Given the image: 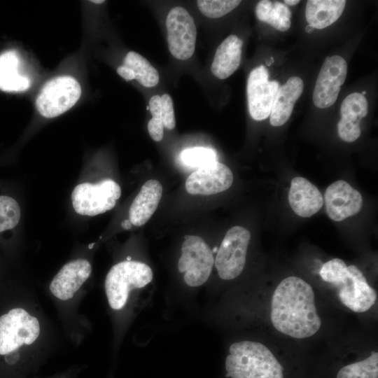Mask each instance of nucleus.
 Instances as JSON below:
<instances>
[{
    "instance_id": "6e6552de",
    "label": "nucleus",
    "mask_w": 378,
    "mask_h": 378,
    "mask_svg": "<svg viewBox=\"0 0 378 378\" xmlns=\"http://www.w3.org/2000/svg\"><path fill=\"white\" fill-rule=\"evenodd\" d=\"M250 239V232L242 226H234L228 230L214 260L220 279H234L242 272Z\"/></svg>"
},
{
    "instance_id": "1a4fd4ad",
    "label": "nucleus",
    "mask_w": 378,
    "mask_h": 378,
    "mask_svg": "<svg viewBox=\"0 0 378 378\" xmlns=\"http://www.w3.org/2000/svg\"><path fill=\"white\" fill-rule=\"evenodd\" d=\"M38 319L22 308L10 309L0 316V354L15 351L22 344H31L38 337Z\"/></svg>"
},
{
    "instance_id": "393cba45",
    "label": "nucleus",
    "mask_w": 378,
    "mask_h": 378,
    "mask_svg": "<svg viewBox=\"0 0 378 378\" xmlns=\"http://www.w3.org/2000/svg\"><path fill=\"white\" fill-rule=\"evenodd\" d=\"M368 111V103L365 96L359 92H353L341 104V119L359 125L360 120L367 115Z\"/></svg>"
},
{
    "instance_id": "dca6fc26",
    "label": "nucleus",
    "mask_w": 378,
    "mask_h": 378,
    "mask_svg": "<svg viewBox=\"0 0 378 378\" xmlns=\"http://www.w3.org/2000/svg\"><path fill=\"white\" fill-rule=\"evenodd\" d=\"M323 200L319 190L307 179L300 176L292 179L288 202L297 215L304 218L313 216L321 209Z\"/></svg>"
},
{
    "instance_id": "a211bd4d",
    "label": "nucleus",
    "mask_w": 378,
    "mask_h": 378,
    "mask_svg": "<svg viewBox=\"0 0 378 378\" xmlns=\"http://www.w3.org/2000/svg\"><path fill=\"white\" fill-rule=\"evenodd\" d=\"M303 88V81L298 76L290 77L279 87L270 115V122L272 126H281L288 121Z\"/></svg>"
},
{
    "instance_id": "9d476101",
    "label": "nucleus",
    "mask_w": 378,
    "mask_h": 378,
    "mask_svg": "<svg viewBox=\"0 0 378 378\" xmlns=\"http://www.w3.org/2000/svg\"><path fill=\"white\" fill-rule=\"evenodd\" d=\"M168 48L179 60L190 59L195 50L197 28L189 12L182 6L170 9L166 18Z\"/></svg>"
},
{
    "instance_id": "39448f33",
    "label": "nucleus",
    "mask_w": 378,
    "mask_h": 378,
    "mask_svg": "<svg viewBox=\"0 0 378 378\" xmlns=\"http://www.w3.org/2000/svg\"><path fill=\"white\" fill-rule=\"evenodd\" d=\"M81 86L73 76H58L48 80L38 94L35 104L44 118L57 117L71 108L81 95Z\"/></svg>"
},
{
    "instance_id": "bb28decb",
    "label": "nucleus",
    "mask_w": 378,
    "mask_h": 378,
    "mask_svg": "<svg viewBox=\"0 0 378 378\" xmlns=\"http://www.w3.org/2000/svg\"><path fill=\"white\" fill-rule=\"evenodd\" d=\"M181 158L185 164L197 169L217 161L216 152L211 148L204 147L185 149Z\"/></svg>"
},
{
    "instance_id": "4c0bfd02",
    "label": "nucleus",
    "mask_w": 378,
    "mask_h": 378,
    "mask_svg": "<svg viewBox=\"0 0 378 378\" xmlns=\"http://www.w3.org/2000/svg\"><path fill=\"white\" fill-rule=\"evenodd\" d=\"M217 251H218V248L214 247V249H213V252H217Z\"/></svg>"
},
{
    "instance_id": "412c9836",
    "label": "nucleus",
    "mask_w": 378,
    "mask_h": 378,
    "mask_svg": "<svg viewBox=\"0 0 378 378\" xmlns=\"http://www.w3.org/2000/svg\"><path fill=\"white\" fill-rule=\"evenodd\" d=\"M20 58L15 50L0 55V89L5 92H22L31 84L28 77L20 74Z\"/></svg>"
},
{
    "instance_id": "c756f323",
    "label": "nucleus",
    "mask_w": 378,
    "mask_h": 378,
    "mask_svg": "<svg viewBox=\"0 0 378 378\" xmlns=\"http://www.w3.org/2000/svg\"><path fill=\"white\" fill-rule=\"evenodd\" d=\"M340 137L344 141L353 142L360 136V129L358 124L349 122L340 119L337 125Z\"/></svg>"
},
{
    "instance_id": "c85d7f7f",
    "label": "nucleus",
    "mask_w": 378,
    "mask_h": 378,
    "mask_svg": "<svg viewBox=\"0 0 378 378\" xmlns=\"http://www.w3.org/2000/svg\"><path fill=\"white\" fill-rule=\"evenodd\" d=\"M160 98L162 124L167 129L173 130L176 126V118L172 99L168 94H163Z\"/></svg>"
},
{
    "instance_id": "423d86ee",
    "label": "nucleus",
    "mask_w": 378,
    "mask_h": 378,
    "mask_svg": "<svg viewBox=\"0 0 378 378\" xmlns=\"http://www.w3.org/2000/svg\"><path fill=\"white\" fill-rule=\"evenodd\" d=\"M120 195V186L113 179L106 178L97 183L77 185L72 191L71 199L77 214L93 216L112 209Z\"/></svg>"
},
{
    "instance_id": "ddd939ff",
    "label": "nucleus",
    "mask_w": 378,
    "mask_h": 378,
    "mask_svg": "<svg viewBox=\"0 0 378 378\" xmlns=\"http://www.w3.org/2000/svg\"><path fill=\"white\" fill-rule=\"evenodd\" d=\"M230 169L218 161L197 169L186 181V190L190 195H211L223 192L232 186Z\"/></svg>"
},
{
    "instance_id": "f3484780",
    "label": "nucleus",
    "mask_w": 378,
    "mask_h": 378,
    "mask_svg": "<svg viewBox=\"0 0 378 378\" xmlns=\"http://www.w3.org/2000/svg\"><path fill=\"white\" fill-rule=\"evenodd\" d=\"M162 186L155 179L146 181L129 209V220L135 226L146 224L158 208Z\"/></svg>"
},
{
    "instance_id": "7ed1b4c3",
    "label": "nucleus",
    "mask_w": 378,
    "mask_h": 378,
    "mask_svg": "<svg viewBox=\"0 0 378 378\" xmlns=\"http://www.w3.org/2000/svg\"><path fill=\"white\" fill-rule=\"evenodd\" d=\"M230 378H284V368L264 344L253 340L232 343L225 362Z\"/></svg>"
},
{
    "instance_id": "20e7f679",
    "label": "nucleus",
    "mask_w": 378,
    "mask_h": 378,
    "mask_svg": "<svg viewBox=\"0 0 378 378\" xmlns=\"http://www.w3.org/2000/svg\"><path fill=\"white\" fill-rule=\"evenodd\" d=\"M153 272L147 264L125 260L113 265L105 279V290L110 307L115 310L126 304L129 293L151 282Z\"/></svg>"
},
{
    "instance_id": "6ab92c4d",
    "label": "nucleus",
    "mask_w": 378,
    "mask_h": 378,
    "mask_svg": "<svg viewBox=\"0 0 378 378\" xmlns=\"http://www.w3.org/2000/svg\"><path fill=\"white\" fill-rule=\"evenodd\" d=\"M243 41L234 34L226 37L218 46L211 71L218 79H225L233 74L239 66Z\"/></svg>"
},
{
    "instance_id": "9b49d317",
    "label": "nucleus",
    "mask_w": 378,
    "mask_h": 378,
    "mask_svg": "<svg viewBox=\"0 0 378 378\" xmlns=\"http://www.w3.org/2000/svg\"><path fill=\"white\" fill-rule=\"evenodd\" d=\"M279 84L269 80V72L264 65L254 68L249 74L246 93L251 118L258 121L269 117Z\"/></svg>"
},
{
    "instance_id": "a878e982",
    "label": "nucleus",
    "mask_w": 378,
    "mask_h": 378,
    "mask_svg": "<svg viewBox=\"0 0 378 378\" xmlns=\"http://www.w3.org/2000/svg\"><path fill=\"white\" fill-rule=\"evenodd\" d=\"M20 215V205L14 198L0 195V232L15 227Z\"/></svg>"
},
{
    "instance_id": "2f4dec72",
    "label": "nucleus",
    "mask_w": 378,
    "mask_h": 378,
    "mask_svg": "<svg viewBox=\"0 0 378 378\" xmlns=\"http://www.w3.org/2000/svg\"><path fill=\"white\" fill-rule=\"evenodd\" d=\"M150 112L152 118L162 119L161 118V98L159 95H153L149 100Z\"/></svg>"
},
{
    "instance_id": "f8f14e48",
    "label": "nucleus",
    "mask_w": 378,
    "mask_h": 378,
    "mask_svg": "<svg viewBox=\"0 0 378 378\" xmlns=\"http://www.w3.org/2000/svg\"><path fill=\"white\" fill-rule=\"evenodd\" d=\"M347 75V64L339 55L327 57L318 73L313 92L316 106L326 108L336 102Z\"/></svg>"
},
{
    "instance_id": "0eeeda50",
    "label": "nucleus",
    "mask_w": 378,
    "mask_h": 378,
    "mask_svg": "<svg viewBox=\"0 0 378 378\" xmlns=\"http://www.w3.org/2000/svg\"><path fill=\"white\" fill-rule=\"evenodd\" d=\"M214 258L205 241L199 236L186 235L181 246L178 270L183 273L185 283L190 287L203 285L210 276Z\"/></svg>"
},
{
    "instance_id": "cd10ccee",
    "label": "nucleus",
    "mask_w": 378,
    "mask_h": 378,
    "mask_svg": "<svg viewBox=\"0 0 378 378\" xmlns=\"http://www.w3.org/2000/svg\"><path fill=\"white\" fill-rule=\"evenodd\" d=\"M239 0H199L197 5L200 11L209 18H221L237 7Z\"/></svg>"
},
{
    "instance_id": "f257e3e1",
    "label": "nucleus",
    "mask_w": 378,
    "mask_h": 378,
    "mask_svg": "<svg viewBox=\"0 0 378 378\" xmlns=\"http://www.w3.org/2000/svg\"><path fill=\"white\" fill-rule=\"evenodd\" d=\"M270 307L273 327L286 336L305 339L314 335L321 328L314 290L300 277L288 276L278 284Z\"/></svg>"
},
{
    "instance_id": "c9c22d12",
    "label": "nucleus",
    "mask_w": 378,
    "mask_h": 378,
    "mask_svg": "<svg viewBox=\"0 0 378 378\" xmlns=\"http://www.w3.org/2000/svg\"><path fill=\"white\" fill-rule=\"evenodd\" d=\"M305 31L308 34H311L314 31V28L310 25H307L305 28Z\"/></svg>"
},
{
    "instance_id": "4be33fe9",
    "label": "nucleus",
    "mask_w": 378,
    "mask_h": 378,
    "mask_svg": "<svg viewBox=\"0 0 378 378\" xmlns=\"http://www.w3.org/2000/svg\"><path fill=\"white\" fill-rule=\"evenodd\" d=\"M255 13L260 21L270 24L279 31H287L290 27L291 11L286 4L279 1H260Z\"/></svg>"
},
{
    "instance_id": "473e14b6",
    "label": "nucleus",
    "mask_w": 378,
    "mask_h": 378,
    "mask_svg": "<svg viewBox=\"0 0 378 378\" xmlns=\"http://www.w3.org/2000/svg\"><path fill=\"white\" fill-rule=\"evenodd\" d=\"M116 71L118 75L125 80L130 81L134 80V74L128 67L122 64L118 66Z\"/></svg>"
},
{
    "instance_id": "f704fd0d",
    "label": "nucleus",
    "mask_w": 378,
    "mask_h": 378,
    "mask_svg": "<svg viewBox=\"0 0 378 378\" xmlns=\"http://www.w3.org/2000/svg\"><path fill=\"white\" fill-rule=\"evenodd\" d=\"M299 2H300V1H298V0H285V1H284V3H285L286 5H288V6H295V5H297Z\"/></svg>"
},
{
    "instance_id": "e433bc0d",
    "label": "nucleus",
    "mask_w": 378,
    "mask_h": 378,
    "mask_svg": "<svg viewBox=\"0 0 378 378\" xmlns=\"http://www.w3.org/2000/svg\"><path fill=\"white\" fill-rule=\"evenodd\" d=\"M91 2L92 3H94V4H102V3H104L105 1H91Z\"/></svg>"
},
{
    "instance_id": "72a5a7b5",
    "label": "nucleus",
    "mask_w": 378,
    "mask_h": 378,
    "mask_svg": "<svg viewBox=\"0 0 378 378\" xmlns=\"http://www.w3.org/2000/svg\"><path fill=\"white\" fill-rule=\"evenodd\" d=\"M122 227L125 229V230H130L131 227H132V223L130 222V220L129 219H126V220H124L122 222Z\"/></svg>"
},
{
    "instance_id": "5701e85b",
    "label": "nucleus",
    "mask_w": 378,
    "mask_h": 378,
    "mask_svg": "<svg viewBox=\"0 0 378 378\" xmlns=\"http://www.w3.org/2000/svg\"><path fill=\"white\" fill-rule=\"evenodd\" d=\"M122 65L128 67L133 72L134 80L144 87H155L160 81L158 70L146 58L135 51H130L127 53Z\"/></svg>"
},
{
    "instance_id": "4468645a",
    "label": "nucleus",
    "mask_w": 378,
    "mask_h": 378,
    "mask_svg": "<svg viewBox=\"0 0 378 378\" xmlns=\"http://www.w3.org/2000/svg\"><path fill=\"white\" fill-rule=\"evenodd\" d=\"M324 200L327 214L335 221H342L357 214L363 205L360 193L342 180L327 188Z\"/></svg>"
},
{
    "instance_id": "7c9ffc66",
    "label": "nucleus",
    "mask_w": 378,
    "mask_h": 378,
    "mask_svg": "<svg viewBox=\"0 0 378 378\" xmlns=\"http://www.w3.org/2000/svg\"><path fill=\"white\" fill-rule=\"evenodd\" d=\"M148 131L155 141H162L164 136V125L162 119L153 118L150 119L148 122Z\"/></svg>"
},
{
    "instance_id": "b1692460",
    "label": "nucleus",
    "mask_w": 378,
    "mask_h": 378,
    "mask_svg": "<svg viewBox=\"0 0 378 378\" xmlns=\"http://www.w3.org/2000/svg\"><path fill=\"white\" fill-rule=\"evenodd\" d=\"M337 378H378V353L372 351L366 358L344 366Z\"/></svg>"
},
{
    "instance_id": "2eb2a0df",
    "label": "nucleus",
    "mask_w": 378,
    "mask_h": 378,
    "mask_svg": "<svg viewBox=\"0 0 378 378\" xmlns=\"http://www.w3.org/2000/svg\"><path fill=\"white\" fill-rule=\"evenodd\" d=\"M92 272V266L85 259H77L64 265L52 280L50 290L62 300L72 298L76 292L87 281Z\"/></svg>"
},
{
    "instance_id": "aec40b11",
    "label": "nucleus",
    "mask_w": 378,
    "mask_h": 378,
    "mask_svg": "<svg viewBox=\"0 0 378 378\" xmlns=\"http://www.w3.org/2000/svg\"><path fill=\"white\" fill-rule=\"evenodd\" d=\"M346 1L344 0H309L307 2L305 17L314 29H324L341 16Z\"/></svg>"
},
{
    "instance_id": "f03ea898",
    "label": "nucleus",
    "mask_w": 378,
    "mask_h": 378,
    "mask_svg": "<svg viewBox=\"0 0 378 378\" xmlns=\"http://www.w3.org/2000/svg\"><path fill=\"white\" fill-rule=\"evenodd\" d=\"M319 274L336 287L340 302L351 311L365 312L375 304L377 293L356 266H347L342 259L333 258L323 265Z\"/></svg>"
}]
</instances>
